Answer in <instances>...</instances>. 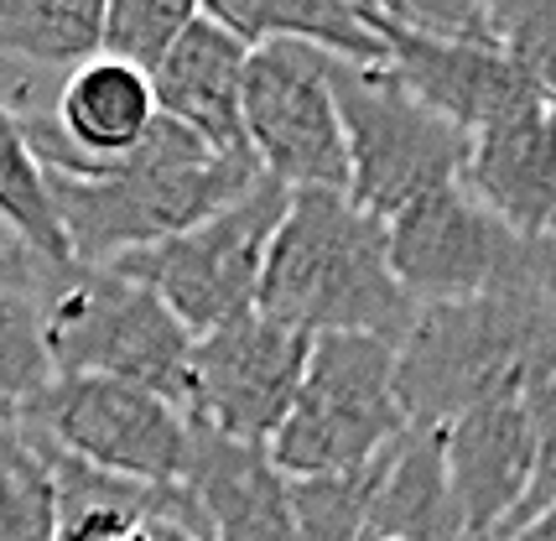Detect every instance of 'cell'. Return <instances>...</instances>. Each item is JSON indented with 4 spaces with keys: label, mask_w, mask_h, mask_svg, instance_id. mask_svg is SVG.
<instances>
[{
    "label": "cell",
    "mask_w": 556,
    "mask_h": 541,
    "mask_svg": "<svg viewBox=\"0 0 556 541\" xmlns=\"http://www.w3.org/2000/svg\"><path fill=\"white\" fill-rule=\"evenodd\" d=\"M182 485L198 500L214 541H296L287 479L270 468L266 448L229 443L208 427H188Z\"/></svg>",
    "instance_id": "cell-15"
},
{
    "label": "cell",
    "mask_w": 556,
    "mask_h": 541,
    "mask_svg": "<svg viewBox=\"0 0 556 541\" xmlns=\"http://www.w3.org/2000/svg\"><path fill=\"white\" fill-rule=\"evenodd\" d=\"M193 16V0H104L99 58H115V63L151 78V68L167 58L172 42L182 37V26Z\"/></svg>",
    "instance_id": "cell-22"
},
{
    "label": "cell",
    "mask_w": 556,
    "mask_h": 541,
    "mask_svg": "<svg viewBox=\"0 0 556 541\" xmlns=\"http://www.w3.org/2000/svg\"><path fill=\"white\" fill-rule=\"evenodd\" d=\"M287 188L261 177L244 198L218 209L214 219L172 235L162 246H146L121 255L110 270L141 281L146 292L167 307L188 334H214L224 323L250 318L261 297L266 250L276 240V224L287 214Z\"/></svg>",
    "instance_id": "cell-7"
},
{
    "label": "cell",
    "mask_w": 556,
    "mask_h": 541,
    "mask_svg": "<svg viewBox=\"0 0 556 541\" xmlns=\"http://www.w3.org/2000/svg\"><path fill=\"white\" fill-rule=\"evenodd\" d=\"M0 541H58V485L31 427H0Z\"/></svg>",
    "instance_id": "cell-20"
},
{
    "label": "cell",
    "mask_w": 556,
    "mask_h": 541,
    "mask_svg": "<svg viewBox=\"0 0 556 541\" xmlns=\"http://www.w3.org/2000/svg\"><path fill=\"white\" fill-rule=\"evenodd\" d=\"M121 541H146V526H141V531H130V537H121Z\"/></svg>",
    "instance_id": "cell-28"
},
{
    "label": "cell",
    "mask_w": 556,
    "mask_h": 541,
    "mask_svg": "<svg viewBox=\"0 0 556 541\" xmlns=\"http://www.w3.org/2000/svg\"><path fill=\"white\" fill-rule=\"evenodd\" d=\"M146 541H214V537L188 531V526H172V520H151V526H146Z\"/></svg>",
    "instance_id": "cell-26"
},
{
    "label": "cell",
    "mask_w": 556,
    "mask_h": 541,
    "mask_svg": "<svg viewBox=\"0 0 556 541\" xmlns=\"http://www.w3.org/2000/svg\"><path fill=\"white\" fill-rule=\"evenodd\" d=\"M364 531H380L395 541H468L463 537L458 505L442 479V448L437 432H406Z\"/></svg>",
    "instance_id": "cell-17"
},
{
    "label": "cell",
    "mask_w": 556,
    "mask_h": 541,
    "mask_svg": "<svg viewBox=\"0 0 556 541\" xmlns=\"http://www.w3.org/2000/svg\"><path fill=\"white\" fill-rule=\"evenodd\" d=\"M0 224H5L31 255H42L48 266H73L63 224L52 214L48 177H42L37 156L26 147L22 115H16L11 104H0Z\"/></svg>",
    "instance_id": "cell-19"
},
{
    "label": "cell",
    "mask_w": 556,
    "mask_h": 541,
    "mask_svg": "<svg viewBox=\"0 0 556 541\" xmlns=\"http://www.w3.org/2000/svg\"><path fill=\"white\" fill-rule=\"evenodd\" d=\"M52 270H63V266H48L42 255H31V250L0 224V313H37Z\"/></svg>",
    "instance_id": "cell-25"
},
{
    "label": "cell",
    "mask_w": 556,
    "mask_h": 541,
    "mask_svg": "<svg viewBox=\"0 0 556 541\" xmlns=\"http://www.w3.org/2000/svg\"><path fill=\"white\" fill-rule=\"evenodd\" d=\"M307 349H313L307 334L266 313L198 334L188 349V380H182L188 427H208L229 443L266 448L302 386Z\"/></svg>",
    "instance_id": "cell-10"
},
{
    "label": "cell",
    "mask_w": 556,
    "mask_h": 541,
    "mask_svg": "<svg viewBox=\"0 0 556 541\" xmlns=\"http://www.w3.org/2000/svg\"><path fill=\"white\" fill-rule=\"evenodd\" d=\"M328 84H333V104H339L343 125L354 209L390 224L427 193L463 183L473 136L432 115L386 68H354V63L333 58Z\"/></svg>",
    "instance_id": "cell-6"
},
{
    "label": "cell",
    "mask_w": 556,
    "mask_h": 541,
    "mask_svg": "<svg viewBox=\"0 0 556 541\" xmlns=\"http://www.w3.org/2000/svg\"><path fill=\"white\" fill-rule=\"evenodd\" d=\"M412 427L395 401V349L359 334H323L307 349L287 422L266 443L281 479H328L375 464Z\"/></svg>",
    "instance_id": "cell-5"
},
{
    "label": "cell",
    "mask_w": 556,
    "mask_h": 541,
    "mask_svg": "<svg viewBox=\"0 0 556 541\" xmlns=\"http://www.w3.org/2000/svg\"><path fill=\"white\" fill-rule=\"evenodd\" d=\"M244 58H250V48L198 5V16L182 26L172 52L151 68L156 115L182 125L188 136H198L218 156H250L240 121Z\"/></svg>",
    "instance_id": "cell-13"
},
{
    "label": "cell",
    "mask_w": 556,
    "mask_h": 541,
    "mask_svg": "<svg viewBox=\"0 0 556 541\" xmlns=\"http://www.w3.org/2000/svg\"><path fill=\"white\" fill-rule=\"evenodd\" d=\"M526 417H531V494H526V511H520V531L556 500V375L535 380L526 391Z\"/></svg>",
    "instance_id": "cell-24"
},
{
    "label": "cell",
    "mask_w": 556,
    "mask_h": 541,
    "mask_svg": "<svg viewBox=\"0 0 556 541\" xmlns=\"http://www.w3.org/2000/svg\"><path fill=\"white\" fill-rule=\"evenodd\" d=\"M395 448L380 453L375 464L349 468V474H328V479H287L296 541H359L364 526H369V511H375V494H380V485H386V474H390Z\"/></svg>",
    "instance_id": "cell-21"
},
{
    "label": "cell",
    "mask_w": 556,
    "mask_h": 541,
    "mask_svg": "<svg viewBox=\"0 0 556 541\" xmlns=\"http://www.w3.org/2000/svg\"><path fill=\"white\" fill-rule=\"evenodd\" d=\"M104 0H0V52L37 68H84L99 58Z\"/></svg>",
    "instance_id": "cell-18"
},
{
    "label": "cell",
    "mask_w": 556,
    "mask_h": 541,
    "mask_svg": "<svg viewBox=\"0 0 556 541\" xmlns=\"http://www.w3.org/2000/svg\"><path fill=\"white\" fill-rule=\"evenodd\" d=\"M22 427L78 464L136 485H177L188 464V417L162 395L104 375L52 380L31 401Z\"/></svg>",
    "instance_id": "cell-9"
},
{
    "label": "cell",
    "mask_w": 556,
    "mask_h": 541,
    "mask_svg": "<svg viewBox=\"0 0 556 541\" xmlns=\"http://www.w3.org/2000/svg\"><path fill=\"white\" fill-rule=\"evenodd\" d=\"M442 479L468 541H515L531 494V417L526 395H500L437 432Z\"/></svg>",
    "instance_id": "cell-12"
},
{
    "label": "cell",
    "mask_w": 556,
    "mask_h": 541,
    "mask_svg": "<svg viewBox=\"0 0 556 541\" xmlns=\"http://www.w3.org/2000/svg\"><path fill=\"white\" fill-rule=\"evenodd\" d=\"M328 63L333 58L296 42H266L244 58V147L261 162V173L287 193L349 198V151H343Z\"/></svg>",
    "instance_id": "cell-8"
},
{
    "label": "cell",
    "mask_w": 556,
    "mask_h": 541,
    "mask_svg": "<svg viewBox=\"0 0 556 541\" xmlns=\"http://www.w3.org/2000/svg\"><path fill=\"white\" fill-rule=\"evenodd\" d=\"M556 375V307L520 297H473L421 307L395 344V401L412 432H442L453 417L526 395Z\"/></svg>",
    "instance_id": "cell-3"
},
{
    "label": "cell",
    "mask_w": 556,
    "mask_h": 541,
    "mask_svg": "<svg viewBox=\"0 0 556 541\" xmlns=\"http://www.w3.org/2000/svg\"><path fill=\"white\" fill-rule=\"evenodd\" d=\"M515 541H556V500H552V505H546V511H541V516H535Z\"/></svg>",
    "instance_id": "cell-27"
},
{
    "label": "cell",
    "mask_w": 556,
    "mask_h": 541,
    "mask_svg": "<svg viewBox=\"0 0 556 541\" xmlns=\"http://www.w3.org/2000/svg\"><path fill=\"white\" fill-rule=\"evenodd\" d=\"M37 334L48 349L52 380L104 375V380L141 386L182 412L193 334L141 281L110 266L52 270L48 292L37 302Z\"/></svg>",
    "instance_id": "cell-4"
},
{
    "label": "cell",
    "mask_w": 556,
    "mask_h": 541,
    "mask_svg": "<svg viewBox=\"0 0 556 541\" xmlns=\"http://www.w3.org/2000/svg\"><path fill=\"white\" fill-rule=\"evenodd\" d=\"M359 16L386 48V74L412 99H421L432 115H442L447 125H458L468 136H484V130L541 104L531 78L520 74L500 48L437 42V37H421V32L386 22L380 5H359Z\"/></svg>",
    "instance_id": "cell-11"
},
{
    "label": "cell",
    "mask_w": 556,
    "mask_h": 541,
    "mask_svg": "<svg viewBox=\"0 0 556 541\" xmlns=\"http://www.w3.org/2000/svg\"><path fill=\"white\" fill-rule=\"evenodd\" d=\"M42 177L73 266H115L130 250L162 246L172 235L214 219L266 173L255 156H218L182 125L156 115L151 136L121 162H94L73 177Z\"/></svg>",
    "instance_id": "cell-1"
},
{
    "label": "cell",
    "mask_w": 556,
    "mask_h": 541,
    "mask_svg": "<svg viewBox=\"0 0 556 541\" xmlns=\"http://www.w3.org/2000/svg\"><path fill=\"white\" fill-rule=\"evenodd\" d=\"M48 386L52 365L37 334V313H0V427H16Z\"/></svg>",
    "instance_id": "cell-23"
},
{
    "label": "cell",
    "mask_w": 556,
    "mask_h": 541,
    "mask_svg": "<svg viewBox=\"0 0 556 541\" xmlns=\"http://www.w3.org/2000/svg\"><path fill=\"white\" fill-rule=\"evenodd\" d=\"M463 188L484 203L494 219L556 246V121L546 104H535L515 121L494 125L484 136H473Z\"/></svg>",
    "instance_id": "cell-14"
},
{
    "label": "cell",
    "mask_w": 556,
    "mask_h": 541,
    "mask_svg": "<svg viewBox=\"0 0 556 541\" xmlns=\"http://www.w3.org/2000/svg\"><path fill=\"white\" fill-rule=\"evenodd\" d=\"M255 313L307 339L359 334L395 349L421 307L390 270L386 224L343 193H291L266 250Z\"/></svg>",
    "instance_id": "cell-2"
},
{
    "label": "cell",
    "mask_w": 556,
    "mask_h": 541,
    "mask_svg": "<svg viewBox=\"0 0 556 541\" xmlns=\"http://www.w3.org/2000/svg\"><path fill=\"white\" fill-rule=\"evenodd\" d=\"M203 11L224 32H235L244 48L296 42L354 68H386L380 37L364 26L359 5H343V0H208Z\"/></svg>",
    "instance_id": "cell-16"
}]
</instances>
